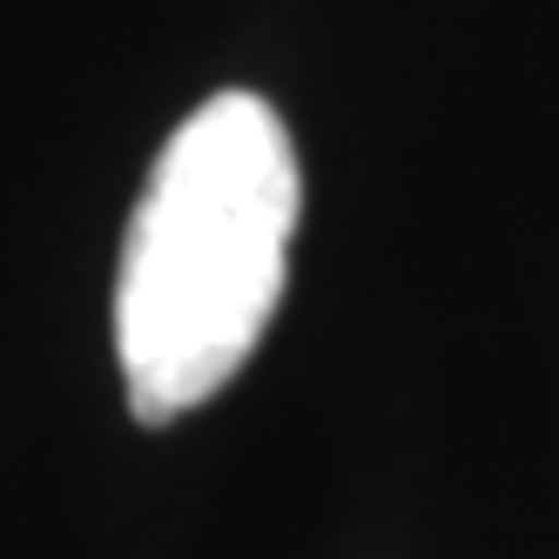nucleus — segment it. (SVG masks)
<instances>
[{
  "label": "nucleus",
  "mask_w": 559,
  "mask_h": 559,
  "mask_svg": "<svg viewBox=\"0 0 559 559\" xmlns=\"http://www.w3.org/2000/svg\"><path fill=\"white\" fill-rule=\"evenodd\" d=\"M297 210V148L263 95H210L163 142L115 284V357L142 425L210 405L257 357L284 304Z\"/></svg>",
  "instance_id": "1"
}]
</instances>
